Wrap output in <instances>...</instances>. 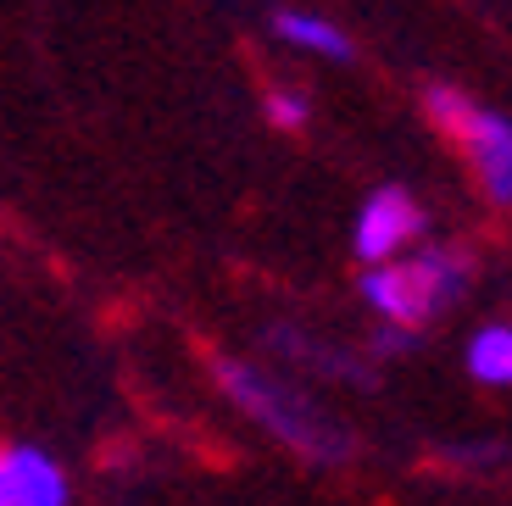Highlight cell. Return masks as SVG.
<instances>
[{"mask_svg": "<svg viewBox=\"0 0 512 506\" xmlns=\"http://www.w3.org/2000/svg\"><path fill=\"white\" fill-rule=\"evenodd\" d=\"M218 384H223V395L240 406L245 418L256 423V429L273 434V440L290 445V451L312 456V462H340V456L351 451L340 423H329L318 406L307 401V395H295L290 384L273 379V373H262V367H251V362H218Z\"/></svg>", "mask_w": 512, "mask_h": 506, "instance_id": "cell-2", "label": "cell"}, {"mask_svg": "<svg viewBox=\"0 0 512 506\" xmlns=\"http://www.w3.org/2000/svg\"><path fill=\"white\" fill-rule=\"evenodd\" d=\"M0 506H67L62 462L39 445L0 451Z\"/></svg>", "mask_w": 512, "mask_h": 506, "instance_id": "cell-5", "label": "cell"}, {"mask_svg": "<svg viewBox=\"0 0 512 506\" xmlns=\"http://www.w3.org/2000/svg\"><path fill=\"white\" fill-rule=\"evenodd\" d=\"M474 284V256L462 245H429L418 256L384 262L362 273V301L379 317L384 329L418 334L429 317H440L446 306H457Z\"/></svg>", "mask_w": 512, "mask_h": 506, "instance_id": "cell-1", "label": "cell"}, {"mask_svg": "<svg viewBox=\"0 0 512 506\" xmlns=\"http://www.w3.org/2000/svg\"><path fill=\"white\" fill-rule=\"evenodd\" d=\"M423 240V206L412 201L401 184H384L362 201L357 223H351V245L368 267H384V262H401L412 245Z\"/></svg>", "mask_w": 512, "mask_h": 506, "instance_id": "cell-4", "label": "cell"}, {"mask_svg": "<svg viewBox=\"0 0 512 506\" xmlns=\"http://www.w3.org/2000/svg\"><path fill=\"white\" fill-rule=\"evenodd\" d=\"M423 112L440 134H451L462 162L474 167V184L485 190L490 206H512V117L474 106L462 89L429 84L423 89Z\"/></svg>", "mask_w": 512, "mask_h": 506, "instance_id": "cell-3", "label": "cell"}, {"mask_svg": "<svg viewBox=\"0 0 512 506\" xmlns=\"http://www.w3.org/2000/svg\"><path fill=\"white\" fill-rule=\"evenodd\" d=\"M468 373L490 390H512V323H485L468 340Z\"/></svg>", "mask_w": 512, "mask_h": 506, "instance_id": "cell-7", "label": "cell"}, {"mask_svg": "<svg viewBox=\"0 0 512 506\" xmlns=\"http://www.w3.org/2000/svg\"><path fill=\"white\" fill-rule=\"evenodd\" d=\"M273 34H279L290 51L323 56V62H346V56H351L346 28L329 23V17H318V12H279V17H273Z\"/></svg>", "mask_w": 512, "mask_h": 506, "instance_id": "cell-6", "label": "cell"}, {"mask_svg": "<svg viewBox=\"0 0 512 506\" xmlns=\"http://www.w3.org/2000/svg\"><path fill=\"white\" fill-rule=\"evenodd\" d=\"M307 95L301 89H268V123L273 128H301L307 123Z\"/></svg>", "mask_w": 512, "mask_h": 506, "instance_id": "cell-8", "label": "cell"}]
</instances>
